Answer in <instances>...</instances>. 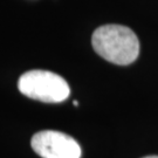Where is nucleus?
<instances>
[{
	"instance_id": "obj_4",
	"label": "nucleus",
	"mask_w": 158,
	"mask_h": 158,
	"mask_svg": "<svg viewBox=\"0 0 158 158\" xmlns=\"http://www.w3.org/2000/svg\"><path fill=\"white\" fill-rule=\"evenodd\" d=\"M143 158H158V156H147V157H143Z\"/></svg>"
},
{
	"instance_id": "obj_1",
	"label": "nucleus",
	"mask_w": 158,
	"mask_h": 158,
	"mask_svg": "<svg viewBox=\"0 0 158 158\" xmlns=\"http://www.w3.org/2000/svg\"><path fill=\"white\" fill-rule=\"evenodd\" d=\"M91 44L95 52L109 62L127 66L139 54V41L132 29L122 25H104L96 29Z\"/></svg>"
},
{
	"instance_id": "obj_2",
	"label": "nucleus",
	"mask_w": 158,
	"mask_h": 158,
	"mask_svg": "<svg viewBox=\"0 0 158 158\" xmlns=\"http://www.w3.org/2000/svg\"><path fill=\"white\" fill-rule=\"evenodd\" d=\"M18 88L23 95L46 103H59L67 98L70 88L66 80L48 70H28L20 76Z\"/></svg>"
},
{
	"instance_id": "obj_3",
	"label": "nucleus",
	"mask_w": 158,
	"mask_h": 158,
	"mask_svg": "<svg viewBox=\"0 0 158 158\" xmlns=\"http://www.w3.org/2000/svg\"><path fill=\"white\" fill-rule=\"evenodd\" d=\"M31 145L42 158H81L79 143L59 131H40L32 137Z\"/></svg>"
}]
</instances>
